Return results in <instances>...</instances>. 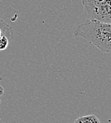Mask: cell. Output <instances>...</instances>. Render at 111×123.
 Masks as SVG:
<instances>
[{
    "mask_svg": "<svg viewBox=\"0 0 111 123\" xmlns=\"http://www.w3.org/2000/svg\"><path fill=\"white\" fill-rule=\"evenodd\" d=\"M74 35L82 37L103 53H111V24L87 20L79 24Z\"/></svg>",
    "mask_w": 111,
    "mask_h": 123,
    "instance_id": "1",
    "label": "cell"
},
{
    "mask_svg": "<svg viewBox=\"0 0 111 123\" xmlns=\"http://www.w3.org/2000/svg\"><path fill=\"white\" fill-rule=\"evenodd\" d=\"M86 18L111 24V0H81Z\"/></svg>",
    "mask_w": 111,
    "mask_h": 123,
    "instance_id": "2",
    "label": "cell"
},
{
    "mask_svg": "<svg viewBox=\"0 0 111 123\" xmlns=\"http://www.w3.org/2000/svg\"><path fill=\"white\" fill-rule=\"evenodd\" d=\"M2 35L6 36L11 41H12L14 38L12 27L2 18H0V36Z\"/></svg>",
    "mask_w": 111,
    "mask_h": 123,
    "instance_id": "3",
    "label": "cell"
},
{
    "mask_svg": "<svg viewBox=\"0 0 111 123\" xmlns=\"http://www.w3.org/2000/svg\"><path fill=\"white\" fill-rule=\"evenodd\" d=\"M74 123H100V122L95 115H89L78 117Z\"/></svg>",
    "mask_w": 111,
    "mask_h": 123,
    "instance_id": "4",
    "label": "cell"
},
{
    "mask_svg": "<svg viewBox=\"0 0 111 123\" xmlns=\"http://www.w3.org/2000/svg\"><path fill=\"white\" fill-rule=\"evenodd\" d=\"M11 42L10 39L5 35L0 36V52L6 50L9 46V43Z\"/></svg>",
    "mask_w": 111,
    "mask_h": 123,
    "instance_id": "5",
    "label": "cell"
},
{
    "mask_svg": "<svg viewBox=\"0 0 111 123\" xmlns=\"http://www.w3.org/2000/svg\"><path fill=\"white\" fill-rule=\"evenodd\" d=\"M4 88L0 85V96H1V95H4Z\"/></svg>",
    "mask_w": 111,
    "mask_h": 123,
    "instance_id": "6",
    "label": "cell"
},
{
    "mask_svg": "<svg viewBox=\"0 0 111 123\" xmlns=\"http://www.w3.org/2000/svg\"><path fill=\"white\" fill-rule=\"evenodd\" d=\"M0 102H1V100H0Z\"/></svg>",
    "mask_w": 111,
    "mask_h": 123,
    "instance_id": "7",
    "label": "cell"
}]
</instances>
